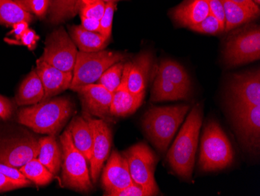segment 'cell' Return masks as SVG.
<instances>
[{
	"label": "cell",
	"instance_id": "obj_1",
	"mask_svg": "<svg viewBox=\"0 0 260 196\" xmlns=\"http://www.w3.org/2000/svg\"><path fill=\"white\" fill-rule=\"evenodd\" d=\"M73 110L74 105L67 98L46 99L20 109L18 122L35 132L55 135L65 125Z\"/></svg>",
	"mask_w": 260,
	"mask_h": 196
},
{
	"label": "cell",
	"instance_id": "obj_2",
	"mask_svg": "<svg viewBox=\"0 0 260 196\" xmlns=\"http://www.w3.org/2000/svg\"><path fill=\"white\" fill-rule=\"evenodd\" d=\"M203 112L200 105L192 108L168 153L170 166L182 178H190L195 163Z\"/></svg>",
	"mask_w": 260,
	"mask_h": 196
},
{
	"label": "cell",
	"instance_id": "obj_3",
	"mask_svg": "<svg viewBox=\"0 0 260 196\" xmlns=\"http://www.w3.org/2000/svg\"><path fill=\"white\" fill-rule=\"evenodd\" d=\"M188 109V105H178L153 107L146 112L143 128L160 152L166 151Z\"/></svg>",
	"mask_w": 260,
	"mask_h": 196
},
{
	"label": "cell",
	"instance_id": "obj_4",
	"mask_svg": "<svg viewBox=\"0 0 260 196\" xmlns=\"http://www.w3.org/2000/svg\"><path fill=\"white\" fill-rule=\"evenodd\" d=\"M234 152L232 144L220 125L210 121L204 128L199 163L204 171H214L232 164Z\"/></svg>",
	"mask_w": 260,
	"mask_h": 196
},
{
	"label": "cell",
	"instance_id": "obj_5",
	"mask_svg": "<svg viewBox=\"0 0 260 196\" xmlns=\"http://www.w3.org/2000/svg\"><path fill=\"white\" fill-rule=\"evenodd\" d=\"M62 151V184L67 188L80 192L93 189L87 160L74 146L68 128L60 137Z\"/></svg>",
	"mask_w": 260,
	"mask_h": 196
},
{
	"label": "cell",
	"instance_id": "obj_6",
	"mask_svg": "<svg viewBox=\"0 0 260 196\" xmlns=\"http://www.w3.org/2000/svg\"><path fill=\"white\" fill-rule=\"evenodd\" d=\"M124 59L121 52L110 50L84 52L79 51L70 89L97 82L109 67Z\"/></svg>",
	"mask_w": 260,
	"mask_h": 196
},
{
	"label": "cell",
	"instance_id": "obj_7",
	"mask_svg": "<svg viewBox=\"0 0 260 196\" xmlns=\"http://www.w3.org/2000/svg\"><path fill=\"white\" fill-rule=\"evenodd\" d=\"M77 53V45L64 27H60L47 37L44 52L39 61L61 71L73 72Z\"/></svg>",
	"mask_w": 260,
	"mask_h": 196
},
{
	"label": "cell",
	"instance_id": "obj_8",
	"mask_svg": "<svg viewBox=\"0 0 260 196\" xmlns=\"http://www.w3.org/2000/svg\"><path fill=\"white\" fill-rule=\"evenodd\" d=\"M122 155L126 159L134 182L158 191L154 179L157 159L151 149L144 143H139L127 149Z\"/></svg>",
	"mask_w": 260,
	"mask_h": 196
},
{
	"label": "cell",
	"instance_id": "obj_9",
	"mask_svg": "<svg viewBox=\"0 0 260 196\" xmlns=\"http://www.w3.org/2000/svg\"><path fill=\"white\" fill-rule=\"evenodd\" d=\"M260 30L249 29L229 39L224 49V59L231 67L259 60Z\"/></svg>",
	"mask_w": 260,
	"mask_h": 196
},
{
	"label": "cell",
	"instance_id": "obj_10",
	"mask_svg": "<svg viewBox=\"0 0 260 196\" xmlns=\"http://www.w3.org/2000/svg\"><path fill=\"white\" fill-rule=\"evenodd\" d=\"M39 149V140L32 136L0 140V163L20 168L37 157Z\"/></svg>",
	"mask_w": 260,
	"mask_h": 196
},
{
	"label": "cell",
	"instance_id": "obj_11",
	"mask_svg": "<svg viewBox=\"0 0 260 196\" xmlns=\"http://www.w3.org/2000/svg\"><path fill=\"white\" fill-rule=\"evenodd\" d=\"M88 121L92 134L93 147L90 160V177L93 182H97L105 160L109 158L112 146V130L103 120L86 118Z\"/></svg>",
	"mask_w": 260,
	"mask_h": 196
},
{
	"label": "cell",
	"instance_id": "obj_12",
	"mask_svg": "<svg viewBox=\"0 0 260 196\" xmlns=\"http://www.w3.org/2000/svg\"><path fill=\"white\" fill-rule=\"evenodd\" d=\"M80 96L82 106L86 114L98 118H106L111 114L113 93L109 92L99 83L85 85L74 88Z\"/></svg>",
	"mask_w": 260,
	"mask_h": 196
},
{
	"label": "cell",
	"instance_id": "obj_13",
	"mask_svg": "<svg viewBox=\"0 0 260 196\" xmlns=\"http://www.w3.org/2000/svg\"><path fill=\"white\" fill-rule=\"evenodd\" d=\"M134 183L125 156L117 151L112 152L102 172L104 195L110 196L112 193L123 189Z\"/></svg>",
	"mask_w": 260,
	"mask_h": 196
},
{
	"label": "cell",
	"instance_id": "obj_14",
	"mask_svg": "<svg viewBox=\"0 0 260 196\" xmlns=\"http://www.w3.org/2000/svg\"><path fill=\"white\" fill-rule=\"evenodd\" d=\"M233 117L238 131L245 141L253 146L259 144L260 105L241 104L234 102Z\"/></svg>",
	"mask_w": 260,
	"mask_h": 196
},
{
	"label": "cell",
	"instance_id": "obj_15",
	"mask_svg": "<svg viewBox=\"0 0 260 196\" xmlns=\"http://www.w3.org/2000/svg\"><path fill=\"white\" fill-rule=\"evenodd\" d=\"M38 75L40 77L44 88L43 99H51L53 96L70 89L73 80V72L62 71L44 61H37L35 68Z\"/></svg>",
	"mask_w": 260,
	"mask_h": 196
},
{
	"label": "cell",
	"instance_id": "obj_16",
	"mask_svg": "<svg viewBox=\"0 0 260 196\" xmlns=\"http://www.w3.org/2000/svg\"><path fill=\"white\" fill-rule=\"evenodd\" d=\"M231 91L234 102L250 106H259V71L235 75L232 81Z\"/></svg>",
	"mask_w": 260,
	"mask_h": 196
},
{
	"label": "cell",
	"instance_id": "obj_17",
	"mask_svg": "<svg viewBox=\"0 0 260 196\" xmlns=\"http://www.w3.org/2000/svg\"><path fill=\"white\" fill-rule=\"evenodd\" d=\"M129 63L124 65L122 80L119 87L113 92L110 113L113 116L126 117L134 114L141 106L144 96H136L128 91L127 86Z\"/></svg>",
	"mask_w": 260,
	"mask_h": 196
},
{
	"label": "cell",
	"instance_id": "obj_18",
	"mask_svg": "<svg viewBox=\"0 0 260 196\" xmlns=\"http://www.w3.org/2000/svg\"><path fill=\"white\" fill-rule=\"evenodd\" d=\"M152 63L153 58L149 52H142L132 62H129L127 86L128 91L134 96H145Z\"/></svg>",
	"mask_w": 260,
	"mask_h": 196
},
{
	"label": "cell",
	"instance_id": "obj_19",
	"mask_svg": "<svg viewBox=\"0 0 260 196\" xmlns=\"http://www.w3.org/2000/svg\"><path fill=\"white\" fill-rule=\"evenodd\" d=\"M210 14L206 0H188L177 7L172 12V17L179 25L190 29L199 24Z\"/></svg>",
	"mask_w": 260,
	"mask_h": 196
},
{
	"label": "cell",
	"instance_id": "obj_20",
	"mask_svg": "<svg viewBox=\"0 0 260 196\" xmlns=\"http://www.w3.org/2000/svg\"><path fill=\"white\" fill-rule=\"evenodd\" d=\"M70 38L80 52H91L103 50L109 39L98 32L86 30L82 25H73L69 29Z\"/></svg>",
	"mask_w": 260,
	"mask_h": 196
},
{
	"label": "cell",
	"instance_id": "obj_21",
	"mask_svg": "<svg viewBox=\"0 0 260 196\" xmlns=\"http://www.w3.org/2000/svg\"><path fill=\"white\" fill-rule=\"evenodd\" d=\"M74 146L90 162L93 147V134L86 118L77 117L70 122L68 128Z\"/></svg>",
	"mask_w": 260,
	"mask_h": 196
},
{
	"label": "cell",
	"instance_id": "obj_22",
	"mask_svg": "<svg viewBox=\"0 0 260 196\" xmlns=\"http://www.w3.org/2000/svg\"><path fill=\"white\" fill-rule=\"evenodd\" d=\"M44 88L40 77L35 69L23 80L16 96V102L18 106L37 104L43 99Z\"/></svg>",
	"mask_w": 260,
	"mask_h": 196
},
{
	"label": "cell",
	"instance_id": "obj_23",
	"mask_svg": "<svg viewBox=\"0 0 260 196\" xmlns=\"http://www.w3.org/2000/svg\"><path fill=\"white\" fill-rule=\"evenodd\" d=\"M39 142L40 149L37 159L54 175H58L62 165V149L54 135L42 137Z\"/></svg>",
	"mask_w": 260,
	"mask_h": 196
},
{
	"label": "cell",
	"instance_id": "obj_24",
	"mask_svg": "<svg viewBox=\"0 0 260 196\" xmlns=\"http://www.w3.org/2000/svg\"><path fill=\"white\" fill-rule=\"evenodd\" d=\"M225 16L224 32H229L241 24L255 20L259 14L235 4L230 0H221Z\"/></svg>",
	"mask_w": 260,
	"mask_h": 196
},
{
	"label": "cell",
	"instance_id": "obj_25",
	"mask_svg": "<svg viewBox=\"0 0 260 196\" xmlns=\"http://www.w3.org/2000/svg\"><path fill=\"white\" fill-rule=\"evenodd\" d=\"M34 16L26 11L17 0H0V24L12 27L16 23L33 21Z\"/></svg>",
	"mask_w": 260,
	"mask_h": 196
},
{
	"label": "cell",
	"instance_id": "obj_26",
	"mask_svg": "<svg viewBox=\"0 0 260 196\" xmlns=\"http://www.w3.org/2000/svg\"><path fill=\"white\" fill-rule=\"evenodd\" d=\"M157 77L169 80L176 86L190 90L191 81L188 74L182 66L175 61L165 60L159 66Z\"/></svg>",
	"mask_w": 260,
	"mask_h": 196
},
{
	"label": "cell",
	"instance_id": "obj_27",
	"mask_svg": "<svg viewBox=\"0 0 260 196\" xmlns=\"http://www.w3.org/2000/svg\"><path fill=\"white\" fill-rule=\"evenodd\" d=\"M189 91L182 89L169 80H164L157 77L153 83L152 89L151 101H173L185 99L188 96Z\"/></svg>",
	"mask_w": 260,
	"mask_h": 196
},
{
	"label": "cell",
	"instance_id": "obj_28",
	"mask_svg": "<svg viewBox=\"0 0 260 196\" xmlns=\"http://www.w3.org/2000/svg\"><path fill=\"white\" fill-rule=\"evenodd\" d=\"M19 170L26 178L39 186L49 184L54 178L53 174L47 169L37 157L30 159Z\"/></svg>",
	"mask_w": 260,
	"mask_h": 196
},
{
	"label": "cell",
	"instance_id": "obj_29",
	"mask_svg": "<svg viewBox=\"0 0 260 196\" xmlns=\"http://www.w3.org/2000/svg\"><path fill=\"white\" fill-rule=\"evenodd\" d=\"M77 0H52L49 7V21L59 24L77 14L75 6Z\"/></svg>",
	"mask_w": 260,
	"mask_h": 196
},
{
	"label": "cell",
	"instance_id": "obj_30",
	"mask_svg": "<svg viewBox=\"0 0 260 196\" xmlns=\"http://www.w3.org/2000/svg\"><path fill=\"white\" fill-rule=\"evenodd\" d=\"M124 65L125 64L120 61L111 66L102 74L98 82L104 86L105 89H108L109 92L113 93L120 85Z\"/></svg>",
	"mask_w": 260,
	"mask_h": 196
},
{
	"label": "cell",
	"instance_id": "obj_31",
	"mask_svg": "<svg viewBox=\"0 0 260 196\" xmlns=\"http://www.w3.org/2000/svg\"><path fill=\"white\" fill-rule=\"evenodd\" d=\"M105 4L103 0H77L76 12L80 17L100 20L105 11Z\"/></svg>",
	"mask_w": 260,
	"mask_h": 196
},
{
	"label": "cell",
	"instance_id": "obj_32",
	"mask_svg": "<svg viewBox=\"0 0 260 196\" xmlns=\"http://www.w3.org/2000/svg\"><path fill=\"white\" fill-rule=\"evenodd\" d=\"M190 29H192L194 32L210 34V35H216V34L220 33V32H224V27L210 13L204 20L200 22L199 24L192 26L190 27Z\"/></svg>",
	"mask_w": 260,
	"mask_h": 196
},
{
	"label": "cell",
	"instance_id": "obj_33",
	"mask_svg": "<svg viewBox=\"0 0 260 196\" xmlns=\"http://www.w3.org/2000/svg\"><path fill=\"white\" fill-rule=\"evenodd\" d=\"M116 3H107L105 4V11L100 19L102 35L110 39L112 36V23H113L114 13L116 10Z\"/></svg>",
	"mask_w": 260,
	"mask_h": 196
},
{
	"label": "cell",
	"instance_id": "obj_34",
	"mask_svg": "<svg viewBox=\"0 0 260 196\" xmlns=\"http://www.w3.org/2000/svg\"><path fill=\"white\" fill-rule=\"evenodd\" d=\"M23 8L39 17H44L50 6L51 0H17Z\"/></svg>",
	"mask_w": 260,
	"mask_h": 196
},
{
	"label": "cell",
	"instance_id": "obj_35",
	"mask_svg": "<svg viewBox=\"0 0 260 196\" xmlns=\"http://www.w3.org/2000/svg\"><path fill=\"white\" fill-rule=\"evenodd\" d=\"M157 193L158 191L134 183L123 189L112 193L110 196H153Z\"/></svg>",
	"mask_w": 260,
	"mask_h": 196
},
{
	"label": "cell",
	"instance_id": "obj_36",
	"mask_svg": "<svg viewBox=\"0 0 260 196\" xmlns=\"http://www.w3.org/2000/svg\"><path fill=\"white\" fill-rule=\"evenodd\" d=\"M32 183L33 182L28 179H12L0 173V192L31 186Z\"/></svg>",
	"mask_w": 260,
	"mask_h": 196
},
{
	"label": "cell",
	"instance_id": "obj_37",
	"mask_svg": "<svg viewBox=\"0 0 260 196\" xmlns=\"http://www.w3.org/2000/svg\"><path fill=\"white\" fill-rule=\"evenodd\" d=\"M206 2L208 4L210 14H213L223 27H225V16L221 0H206Z\"/></svg>",
	"mask_w": 260,
	"mask_h": 196
},
{
	"label": "cell",
	"instance_id": "obj_38",
	"mask_svg": "<svg viewBox=\"0 0 260 196\" xmlns=\"http://www.w3.org/2000/svg\"><path fill=\"white\" fill-rule=\"evenodd\" d=\"M39 40V36L35 33V31L28 29L23 34V36L19 39V42L17 44H21L25 45L30 50H33L36 45H37L38 41Z\"/></svg>",
	"mask_w": 260,
	"mask_h": 196
},
{
	"label": "cell",
	"instance_id": "obj_39",
	"mask_svg": "<svg viewBox=\"0 0 260 196\" xmlns=\"http://www.w3.org/2000/svg\"><path fill=\"white\" fill-rule=\"evenodd\" d=\"M14 110V103L10 99L0 95V118L4 121L8 120Z\"/></svg>",
	"mask_w": 260,
	"mask_h": 196
},
{
	"label": "cell",
	"instance_id": "obj_40",
	"mask_svg": "<svg viewBox=\"0 0 260 196\" xmlns=\"http://www.w3.org/2000/svg\"><path fill=\"white\" fill-rule=\"evenodd\" d=\"M0 173L8 178L14 180H23L27 179L26 177L22 174L21 171L17 167L9 166V165L4 164L0 163Z\"/></svg>",
	"mask_w": 260,
	"mask_h": 196
},
{
	"label": "cell",
	"instance_id": "obj_41",
	"mask_svg": "<svg viewBox=\"0 0 260 196\" xmlns=\"http://www.w3.org/2000/svg\"><path fill=\"white\" fill-rule=\"evenodd\" d=\"M80 19H81V25L83 26L86 30L102 34L100 20L94 18H89V17H80Z\"/></svg>",
	"mask_w": 260,
	"mask_h": 196
},
{
	"label": "cell",
	"instance_id": "obj_42",
	"mask_svg": "<svg viewBox=\"0 0 260 196\" xmlns=\"http://www.w3.org/2000/svg\"><path fill=\"white\" fill-rule=\"evenodd\" d=\"M29 23L26 21H20L18 23H16L14 25L12 26V29L9 35H13L15 38L16 40L18 41L20 39L23 34L29 29Z\"/></svg>",
	"mask_w": 260,
	"mask_h": 196
},
{
	"label": "cell",
	"instance_id": "obj_43",
	"mask_svg": "<svg viewBox=\"0 0 260 196\" xmlns=\"http://www.w3.org/2000/svg\"><path fill=\"white\" fill-rule=\"evenodd\" d=\"M230 1L235 3V4H239L242 7H245V8L249 9L254 12L257 13V14L260 13L259 7L253 2V0H230Z\"/></svg>",
	"mask_w": 260,
	"mask_h": 196
},
{
	"label": "cell",
	"instance_id": "obj_44",
	"mask_svg": "<svg viewBox=\"0 0 260 196\" xmlns=\"http://www.w3.org/2000/svg\"><path fill=\"white\" fill-rule=\"evenodd\" d=\"M104 2L106 3H116L118 4L119 2H121V1H128V0H103Z\"/></svg>",
	"mask_w": 260,
	"mask_h": 196
},
{
	"label": "cell",
	"instance_id": "obj_45",
	"mask_svg": "<svg viewBox=\"0 0 260 196\" xmlns=\"http://www.w3.org/2000/svg\"><path fill=\"white\" fill-rule=\"evenodd\" d=\"M253 2L257 4V5H259L260 0H253Z\"/></svg>",
	"mask_w": 260,
	"mask_h": 196
}]
</instances>
